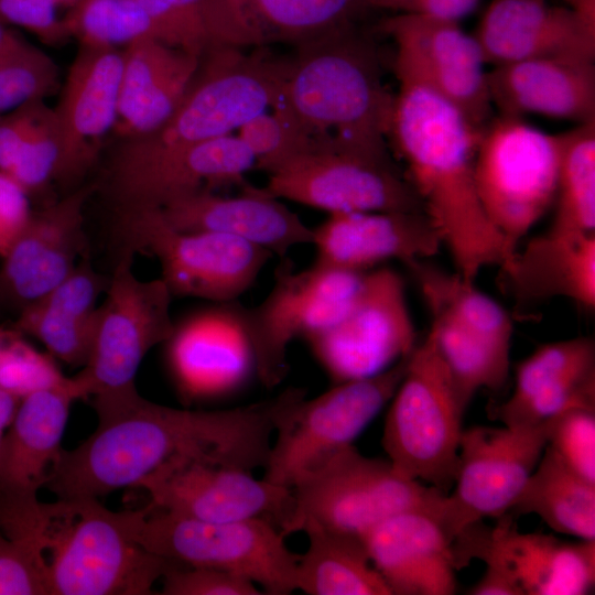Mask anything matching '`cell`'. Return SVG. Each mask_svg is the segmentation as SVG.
<instances>
[{
	"label": "cell",
	"instance_id": "cell-56",
	"mask_svg": "<svg viewBox=\"0 0 595 595\" xmlns=\"http://www.w3.org/2000/svg\"><path fill=\"white\" fill-rule=\"evenodd\" d=\"M58 8L60 7H66V8H71L73 7L77 0H52Z\"/></svg>",
	"mask_w": 595,
	"mask_h": 595
},
{
	"label": "cell",
	"instance_id": "cell-27",
	"mask_svg": "<svg viewBox=\"0 0 595 595\" xmlns=\"http://www.w3.org/2000/svg\"><path fill=\"white\" fill-rule=\"evenodd\" d=\"M361 539L392 595L455 593L453 539L434 513L400 512L375 526Z\"/></svg>",
	"mask_w": 595,
	"mask_h": 595
},
{
	"label": "cell",
	"instance_id": "cell-34",
	"mask_svg": "<svg viewBox=\"0 0 595 595\" xmlns=\"http://www.w3.org/2000/svg\"><path fill=\"white\" fill-rule=\"evenodd\" d=\"M159 41L201 57L210 47L259 46L242 0H139Z\"/></svg>",
	"mask_w": 595,
	"mask_h": 595
},
{
	"label": "cell",
	"instance_id": "cell-5",
	"mask_svg": "<svg viewBox=\"0 0 595 595\" xmlns=\"http://www.w3.org/2000/svg\"><path fill=\"white\" fill-rule=\"evenodd\" d=\"M284 64L285 55L268 46L210 47L169 120L149 134L119 140L109 162L142 161L238 130L277 102Z\"/></svg>",
	"mask_w": 595,
	"mask_h": 595
},
{
	"label": "cell",
	"instance_id": "cell-20",
	"mask_svg": "<svg viewBox=\"0 0 595 595\" xmlns=\"http://www.w3.org/2000/svg\"><path fill=\"white\" fill-rule=\"evenodd\" d=\"M256 159L236 134H225L147 160L108 162L104 191L115 213L163 208L190 194L238 185Z\"/></svg>",
	"mask_w": 595,
	"mask_h": 595
},
{
	"label": "cell",
	"instance_id": "cell-2",
	"mask_svg": "<svg viewBox=\"0 0 595 595\" xmlns=\"http://www.w3.org/2000/svg\"><path fill=\"white\" fill-rule=\"evenodd\" d=\"M457 108L434 93L400 85L389 134L407 177L464 280L516 252L489 221L479 202L474 160L480 134Z\"/></svg>",
	"mask_w": 595,
	"mask_h": 595
},
{
	"label": "cell",
	"instance_id": "cell-8",
	"mask_svg": "<svg viewBox=\"0 0 595 595\" xmlns=\"http://www.w3.org/2000/svg\"><path fill=\"white\" fill-rule=\"evenodd\" d=\"M561 137L521 117L500 115L480 130L474 160L479 202L489 221L517 250L519 240L553 205Z\"/></svg>",
	"mask_w": 595,
	"mask_h": 595
},
{
	"label": "cell",
	"instance_id": "cell-14",
	"mask_svg": "<svg viewBox=\"0 0 595 595\" xmlns=\"http://www.w3.org/2000/svg\"><path fill=\"white\" fill-rule=\"evenodd\" d=\"M365 273L316 261L296 271L291 260L282 258L268 295L257 306L246 307L255 372L267 388L278 386L285 377L290 343L340 318Z\"/></svg>",
	"mask_w": 595,
	"mask_h": 595
},
{
	"label": "cell",
	"instance_id": "cell-41",
	"mask_svg": "<svg viewBox=\"0 0 595 595\" xmlns=\"http://www.w3.org/2000/svg\"><path fill=\"white\" fill-rule=\"evenodd\" d=\"M430 329L462 404L484 388L499 389L509 372L510 349L502 348L450 318L431 315Z\"/></svg>",
	"mask_w": 595,
	"mask_h": 595
},
{
	"label": "cell",
	"instance_id": "cell-50",
	"mask_svg": "<svg viewBox=\"0 0 595 595\" xmlns=\"http://www.w3.org/2000/svg\"><path fill=\"white\" fill-rule=\"evenodd\" d=\"M32 213L31 197L26 191L0 171V258L24 230Z\"/></svg>",
	"mask_w": 595,
	"mask_h": 595
},
{
	"label": "cell",
	"instance_id": "cell-45",
	"mask_svg": "<svg viewBox=\"0 0 595 595\" xmlns=\"http://www.w3.org/2000/svg\"><path fill=\"white\" fill-rule=\"evenodd\" d=\"M237 136L256 159V166L271 174L289 159L310 145V140L298 125L279 107L263 111L239 129Z\"/></svg>",
	"mask_w": 595,
	"mask_h": 595
},
{
	"label": "cell",
	"instance_id": "cell-52",
	"mask_svg": "<svg viewBox=\"0 0 595 595\" xmlns=\"http://www.w3.org/2000/svg\"><path fill=\"white\" fill-rule=\"evenodd\" d=\"M470 595H523L515 580L502 569L486 564L480 580L468 591Z\"/></svg>",
	"mask_w": 595,
	"mask_h": 595
},
{
	"label": "cell",
	"instance_id": "cell-38",
	"mask_svg": "<svg viewBox=\"0 0 595 595\" xmlns=\"http://www.w3.org/2000/svg\"><path fill=\"white\" fill-rule=\"evenodd\" d=\"M429 309L430 315L452 320L491 343L510 349L512 322L509 314L487 294L425 260L405 264Z\"/></svg>",
	"mask_w": 595,
	"mask_h": 595
},
{
	"label": "cell",
	"instance_id": "cell-22",
	"mask_svg": "<svg viewBox=\"0 0 595 595\" xmlns=\"http://www.w3.org/2000/svg\"><path fill=\"white\" fill-rule=\"evenodd\" d=\"M121 69L122 50L78 46L53 108L61 140V187H78L98 163L117 120Z\"/></svg>",
	"mask_w": 595,
	"mask_h": 595
},
{
	"label": "cell",
	"instance_id": "cell-37",
	"mask_svg": "<svg viewBox=\"0 0 595 595\" xmlns=\"http://www.w3.org/2000/svg\"><path fill=\"white\" fill-rule=\"evenodd\" d=\"M61 140L54 109L44 100L26 102L0 116V171L30 195L58 184Z\"/></svg>",
	"mask_w": 595,
	"mask_h": 595
},
{
	"label": "cell",
	"instance_id": "cell-1",
	"mask_svg": "<svg viewBox=\"0 0 595 595\" xmlns=\"http://www.w3.org/2000/svg\"><path fill=\"white\" fill-rule=\"evenodd\" d=\"M305 396V389L291 387L249 405L204 411L154 403L140 394L98 422L78 446L62 448L44 488L57 498H98L137 486L176 457L264 469L282 416Z\"/></svg>",
	"mask_w": 595,
	"mask_h": 595
},
{
	"label": "cell",
	"instance_id": "cell-48",
	"mask_svg": "<svg viewBox=\"0 0 595 595\" xmlns=\"http://www.w3.org/2000/svg\"><path fill=\"white\" fill-rule=\"evenodd\" d=\"M164 595H260L251 581L230 572L208 567L175 564L163 576Z\"/></svg>",
	"mask_w": 595,
	"mask_h": 595
},
{
	"label": "cell",
	"instance_id": "cell-35",
	"mask_svg": "<svg viewBox=\"0 0 595 595\" xmlns=\"http://www.w3.org/2000/svg\"><path fill=\"white\" fill-rule=\"evenodd\" d=\"M508 513H533L556 532L595 540V483L572 470L547 445Z\"/></svg>",
	"mask_w": 595,
	"mask_h": 595
},
{
	"label": "cell",
	"instance_id": "cell-29",
	"mask_svg": "<svg viewBox=\"0 0 595 595\" xmlns=\"http://www.w3.org/2000/svg\"><path fill=\"white\" fill-rule=\"evenodd\" d=\"M573 408L595 409V344L589 337L538 347L517 366L513 391L495 415L506 426H524Z\"/></svg>",
	"mask_w": 595,
	"mask_h": 595
},
{
	"label": "cell",
	"instance_id": "cell-49",
	"mask_svg": "<svg viewBox=\"0 0 595 595\" xmlns=\"http://www.w3.org/2000/svg\"><path fill=\"white\" fill-rule=\"evenodd\" d=\"M52 0H0V21L22 28L42 43L61 46L69 39Z\"/></svg>",
	"mask_w": 595,
	"mask_h": 595
},
{
	"label": "cell",
	"instance_id": "cell-47",
	"mask_svg": "<svg viewBox=\"0 0 595 595\" xmlns=\"http://www.w3.org/2000/svg\"><path fill=\"white\" fill-rule=\"evenodd\" d=\"M548 445L572 470L595 483V409L573 408L555 415Z\"/></svg>",
	"mask_w": 595,
	"mask_h": 595
},
{
	"label": "cell",
	"instance_id": "cell-17",
	"mask_svg": "<svg viewBox=\"0 0 595 595\" xmlns=\"http://www.w3.org/2000/svg\"><path fill=\"white\" fill-rule=\"evenodd\" d=\"M380 30L394 43L400 85L434 93L479 129L490 120L486 62L475 36L459 21L394 13Z\"/></svg>",
	"mask_w": 595,
	"mask_h": 595
},
{
	"label": "cell",
	"instance_id": "cell-40",
	"mask_svg": "<svg viewBox=\"0 0 595 595\" xmlns=\"http://www.w3.org/2000/svg\"><path fill=\"white\" fill-rule=\"evenodd\" d=\"M561 161L549 232H595V121L560 133Z\"/></svg>",
	"mask_w": 595,
	"mask_h": 595
},
{
	"label": "cell",
	"instance_id": "cell-10",
	"mask_svg": "<svg viewBox=\"0 0 595 595\" xmlns=\"http://www.w3.org/2000/svg\"><path fill=\"white\" fill-rule=\"evenodd\" d=\"M294 510L285 537L307 524L363 537L383 520L410 510L441 521L445 494L399 474L388 459L351 445L292 488Z\"/></svg>",
	"mask_w": 595,
	"mask_h": 595
},
{
	"label": "cell",
	"instance_id": "cell-43",
	"mask_svg": "<svg viewBox=\"0 0 595 595\" xmlns=\"http://www.w3.org/2000/svg\"><path fill=\"white\" fill-rule=\"evenodd\" d=\"M56 63L20 37L0 52V116L26 102L45 100L60 90Z\"/></svg>",
	"mask_w": 595,
	"mask_h": 595
},
{
	"label": "cell",
	"instance_id": "cell-15",
	"mask_svg": "<svg viewBox=\"0 0 595 595\" xmlns=\"http://www.w3.org/2000/svg\"><path fill=\"white\" fill-rule=\"evenodd\" d=\"M554 416L524 426L463 430L441 523L454 539L486 517L508 512L548 445Z\"/></svg>",
	"mask_w": 595,
	"mask_h": 595
},
{
	"label": "cell",
	"instance_id": "cell-24",
	"mask_svg": "<svg viewBox=\"0 0 595 595\" xmlns=\"http://www.w3.org/2000/svg\"><path fill=\"white\" fill-rule=\"evenodd\" d=\"M473 35L494 66L540 57L595 58V25L548 0H491Z\"/></svg>",
	"mask_w": 595,
	"mask_h": 595
},
{
	"label": "cell",
	"instance_id": "cell-55",
	"mask_svg": "<svg viewBox=\"0 0 595 595\" xmlns=\"http://www.w3.org/2000/svg\"><path fill=\"white\" fill-rule=\"evenodd\" d=\"M21 36L0 21V52L15 43Z\"/></svg>",
	"mask_w": 595,
	"mask_h": 595
},
{
	"label": "cell",
	"instance_id": "cell-30",
	"mask_svg": "<svg viewBox=\"0 0 595 595\" xmlns=\"http://www.w3.org/2000/svg\"><path fill=\"white\" fill-rule=\"evenodd\" d=\"M487 85L500 115L595 121L594 60L540 57L497 65L487 72Z\"/></svg>",
	"mask_w": 595,
	"mask_h": 595
},
{
	"label": "cell",
	"instance_id": "cell-25",
	"mask_svg": "<svg viewBox=\"0 0 595 595\" xmlns=\"http://www.w3.org/2000/svg\"><path fill=\"white\" fill-rule=\"evenodd\" d=\"M236 196L204 190L161 208L165 219L181 230L213 231L244 240L281 258L294 247L312 245L313 228L280 198L247 182Z\"/></svg>",
	"mask_w": 595,
	"mask_h": 595
},
{
	"label": "cell",
	"instance_id": "cell-23",
	"mask_svg": "<svg viewBox=\"0 0 595 595\" xmlns=\"http://www.w3.org/2000/svg\"><path fill=\"white\" fill-rule=\"evenodd\" d=\"M164 345L172 379L187 400L234 391L255 372L246 307L236 301L214 303L174 323Z\"/></svg>",
	"mask_w": 595,
	"mask_h": 595
},
{
	"label": "cell",
	"instance_id": "cell-4",
	"mask_svg": "<svg viewBox=\"0 0 595 595\" xmlns=\"http://www.w3.org/2000/svg\"><path fill=\"white\" fill-rule=\"evenodd\" d=\"M292 47L273 106L311 143L388 150L394 97L383 86L375 43L358 24Z\"/></svg>",
	"mask_w": 595,
	"mask_h": 595
},
{
	"label": "cell",
	"instance_id": "cell-26",
	"mask_svg": "<svg viewBox=\"0 0 595 595\" xmlns=\"http://www.w3.org/2000/svg\"><path fill=\"white\" fill-rule=\"evenodd\" d=\"M313 231L316 262L355 272L392 259L404 264L425 260L442 246L423 212L335 213Z\"/></svg>",
	"mask_w": 595,
	"mask_h": 595
},
{
	"label": "cell",
	"instance_id": "cell-19",
	"mask_svg": "<svg viewBox=\"0 0 595 595\" xmlns=\"http://www.w3.org/2000/svg\"><path fill=\"white\" fill-rule=\"evenodd\" d=\"M493 528L480 521L453 541L456 567L480 559L508 573L523 595H584L595 584V540L563 542L551 534L520 532L513 516L496 518Z\"/></svg>",
	"mask_w": 595,
	"mask_h": 595
},
{
	"label": "cell",
	"instance_id": "cell-16",
	"mask_svg": "<svg viewBox=\"0 0 595 595\" xmlns=\"http://www.w3.org/2000/svg\"><path fill=\"white\" fill-rule=\"evenodd\" d=\"M305 339L336 383L380 374L409 356L416 334L402 277L387 267L367 271L345 314Z\"/></svg>",
	"mask_w": 595,
	"mask_h": 595
},
{
	"label": "cell",
	"instance_id": "cell-33",
	"mask_svg": "<svg viewBox=\"0 0 595 595\" xmlns=\"http://www.w3.org/2000/svg\"><path fill=\"white\" fill-rule=\"evenodd\" d=\"M518 303L566 298L595 306V232L563 236L547 231L500 267Z\"/></svg>",
	"mask_w": 595,
	"mask_h": 595
},
{
	"label": "cell",
	"instance_id": "cell-36",
	"mask_svg": "<svg viewBox=\"0 0 595 595\" xmlns=\"http://www.w3.org/2000/svg\"><path fill=\"white\" fill-rule=\"evenodd\" d=\"M309 548L300 554L296 591L307 595H392L374 567L361 537L307 523Z\"/></svg>",
	"mask_w": 595,
	"mask_h": 595
},
{
	"label": "cell",
	"instance_id": "cell-3",
	"mask_svg": "<svg viewBox=\"0 0 595 595\" xmlns=\"http://www.w3.org/2000/svg\"><path fill=\"white\" fill-rule=\"evenodd\" d=\"M138 515L91 497L0 498V530L34 540L50 555L48 595L153 594V584L178 563L134 539Z\"/></svg>",
	"mask_w": 595,
	"mask_h": 595
},
{
	"label": "cell",
	"instance_id": "cell-46",
	"mask_svg": "<svg viewBox=\"0 0 595 595\" xmlns=\"http://www.w3.org/2000/svg\"><path fill=\"white\" fill-rule=\"evenodd\" d=\"M0 595H48L47 559L42 547L1 530Z\"/></svg>",
	"mask_w": 595,
	"mask_h": 595
},
{
	"label": "cell",
	"instance_id": "cell-57",
	"mask_svg": "<svg viewBox=\"0 0 595 595\" xmlns=\"http://www.w3.org/2000/svg\"><path fill=\"white\" fill-rule=\"evenodd\" d=\"M78 1H79V0H77V2H78Z\"/></svg>",
	"mask_w": 595,
	"mask_h": 595
},
{
	"label": "cell",
	"instance_id": "cell-42",
	"mask_svg": "<svg viewBox=\"0 0 595 595\" xmlns=\"http://www.w3.org/2000/svg\"><path fill=\"white\" fill-rule=\"evenodd\" d=\"M63 22L69 39L85 46L121 50L143 39L159 41L139 0H79Z\"/></svg>",
	"mask_w": 595,
	"mask_h": 595
},
{
	"label": "cell",
	"instance_id": "cell-28",
	"mask_svg": "<svg viewBox=\"0 0 595 595\" xmlns=\"http://www.w3.org/2000/svg\"><path fill=\"white\" fill-rule=\"evenodd\" d=\"M88 398L77 376L62 386L37 390L20 399L0 439V497L37 498L57 459L69 410Z\"/></svg>",
	"mask_w": 595,
	"mask_h": 595
},
{
	"label": "cell",
	"instance_id": "cell-32",
	"mask_svg": "<svg viewBox=\"0 0 595 595\" xmlns=\"http://www.w3.org/2000/svg\"><path fill=\"white\" fill-rule=\"evenodd\" d=\"M107 284L108 278L86 253L57 286L19 312L13 326L37 339L55 360L84 367L93 345L98 300Z\"/></svg>",
	"mask_w": 595,
	"mask_h": 595
},
{
	"label": "cell",
	"instance_id": "cell-21",
	"mask_svg": "<svg viewBox=\"0 0 595 595\" xmlns=\"http://www.w3.org/2000/svg\"><path fill=\"white\" fill-rule=\"evenodd\" d=\"M98 183L82 184L33 209L2 257L0 307L17 314L57 286L88 253L84 209Z\"/></svg>",
	"mask_w": 595,
	"mask_h": 595
},
{
	"label": "cell",
	"instance_id": "cell-9",
	"mask_svg": "<svg viewBox=\"0 0 595 595\" xmlns=\"http://www.w3.org/2000/svg\"><path fill=\"white\" fill-rule=\"evenodd\" d=\"M284 538L267 520L202 521L151 505L139 509L134 527V539L148 551L183 565L230 572L269 595L296 591L300 554Z\"/></svg>",
	"mask_w": 595,
	"mask_h": 595
},
{
	"label": "cell",
	"instance_id": "cell-51",
	"mask_svg": "<svg viewBox=\"0 0 595 595\" xmlns=\"http://www.w3.org/2000/svg\"><path fill=\"white\" fill-rule=\"evenodd\" d=\"M368 9L392 11L393 14L424 15L459 21L468 15L480 0H365Z\"/></svg>",
	"mask_w": 595,
	"mask_h": 595
},
{
	"label": "cell",
	"instance_id": "cell-18",
	"mask_svg": "<svg viewBox=\"0 0 595 595\" xmlns=\"http://www.w3.org/2000/svg\"><path fill=\"white\" fill-rule=\"evenodd\" d=\"M252 472L193 458H172L143 477L150 505L202 521L261 519L284 534L294 510L291 488L257 479ZM285 536V534H284Z\"/></svg>",
	"mask_w": 595,
	"mask_h": 595
},
{
	"label": "cell",
	"instance_id": "cell-12",
	"mask_svg": "<svg viewBox=\"0 0 595 595\" xmlns=\"http://www.w3.org/2000/svg\"><path fill=\"white\" fill-rule=\"evenodd\" d=\"M408 357L380 374L337 382L315 398L305 396L293 403L275 430L263 478L292 489L354 445L391 400Z\"/></svg>",
	"mask_w": 595,
	"mask_h": 595
},
{
	"label": "cell",
	"instance_id": "cell-11",
	"mask_svg": "<svg viewBox=\"0 0 595 595\" xmlns=\"http://www.w3.org/2000/svg\"><path fill=\"white\" fill-rule=\"evenodd\" d=\"M116 214L121 247L156 259L173 298L213 303L236 301L272 257L244 240L213 231L173 227L161 208Z\"/></svg>",
	"mask_w": 595,
	"mask_h": 595
},
{
	"label": "cell",
	"instance_id": "cell-54",
	"mask_svg": "<svg viewBox=\"0 0 595 595\" xmlns=\"http://www.w3.org/2000/svg\"><path fill=\"white\" fill-rule=\"evenodd\" d=\"M563 6L575 12L587 23L595 25V0H561Z\"/></svg>",
	"mask_w": 595,
	"mask_h": 595
},
{
	"label": "cell",
	"instance_id": "cell-53",
	"mask_svg": "<svg viewBox=\"0 0 595 595\" xmlns=\"http://www.w3.org/2000/svg\"><path fill=\"white\" fill-rule=\"evenodd\" d=\"M19 399L0 391V439L10 424L19 404Z\"/></svg>",
	"mask_w": 595,
	"mask_h": 595
},
{
	"label": "cell",
	"instance_id": "cell-39",
	"mask_svg": "<svg viewBox=\"0 0 595 595\" xmlns=\"http://www.w3.org/2000/svg\"><path fill=\"white\" fill-rule=\"evenodd\" d=\"M259 46H295L358 24L365 0H242Z\"/></svg>",
	"mask_w": 595,
	"mask_h": 595
},
{
	"label": "cell",
	"instance_id": "cell-44",
	"mask_svg": "<svg viewBox=\"0 0 595 595\" xmlns=\"http://www.w3.org/2000/svg\"><path fill=\"white\" fill-rule=\"evenodd\" d=\"M69 380L48 353L36 349L13 327L0 326V391L19 400L37 390Z\"/></svg>",
	"mask_w": 595,
	"mask_h": 595
},
{
	"label": "cell",
	"instance_id": "cell-6",
	"mask_svg": "<svg viewBox=\"0 0 595 595\" xmlns=\"http://www.w3.org/2000/svg\"><path fill=\"white\" fill-rule=\"evenodd\" d=\"M134 252L121 247L98 306L93 345L77 374L98 421L138 397L136 377L148 353L174 328L173 295L161 278L144 280L133 271Z\"/></svg>",
	"mask_w": 595,
	"mask_h": 595
},
{
	"label": "cell",
	"instance_id": "cell-13",
	"mask_svg": "<svg viewBox=\"0 0 595 595\" xmlns=\"http://www.w3.org/2000/svg\"><path fill=\"white\" fill-rule=\"evenodd\" d=\"M280 198L335 213L423 212L407 175L388 150L311 143L269 174Z\"/></svg>",
	"mask_w": 595,
	"mask_h": 595
},
{
	"label": "cell",
	"instance_id": "cell-7",
	"mask_svg": "<svg viewBox=\"0 0 595 595\" xmlns=\"http://www.w3.org/2000/svg\"><path fill=\"white\" fill-rule=\"evenodd\" d=\"M390 401L381 439L388 461L402 476L447 494L455 477L466 408L431 329L409 355Z\"/></svg>",
	"mask_w": 595,
	"mask_h": 595
},
{
	"label": "cell",
	"instance_id": "cell-31",
	"mask_svg": "<svg viewBox=\"0 0 595 595\" xmlns=\"http://www.w3.org/2000/svg\"><path fill=\"white\" fill-rule=\"evenodd\" d=\"M198 56L143 39L122 48L117 120L118 140L149 134L178 107L199 64Z\"/></svg>",
	"mask_w": 595,
	"mask_h": 595
}]
</instances>
